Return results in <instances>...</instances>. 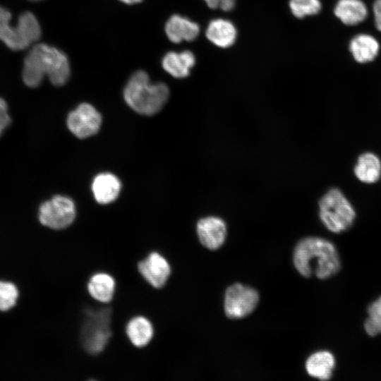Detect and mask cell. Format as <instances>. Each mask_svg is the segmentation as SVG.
Returning a JSON list of instances; mask_svg holds the SVG:
<instances>
[{"label": "cell", "instance_id": "obj_16", "mask_svg": "<svg viewBox=\"0 0 381 381\" xmlns=\"http://www.w3.org/2000/svg\"><path fill=\"white\" fill-rule=\"evenodd\" d=\"M121 185L119 179L110 173H102L95 177L92 190L95 200L100 204H108L116 199Z\"/></svg>", "mask_w": 381, "mask_h": 381}, {"label": "cell", "instance_id": "obj_26", "mask_svg": "<svg viewBox=\"0 0 381 381\" xmlns=\"http://www.w3.org/2000/svg\"><path fill=\"white\" fill-rule=\"evenodd\" d=\"M11 123L8 107L5 100L0 98V135Z\"/></svg>", "mask_w": 381, "mask_h": 381}, {"label": "cell", "instance_id": "obj_1", "mask_svg": "<svg viewBox=\"0 0 381 381\" xmlns=\"http://www.w3.org/2000/svg\"><path fill=\"white\" fill-rule=\"evenodd\" d=\"M293 263L304 277L315 276L327 279L335 276L341 268L339 253L330 241L320 236H307L296 245Z\"/></svg>", "mask_w": 381, "mask_h": 381}, {"label": "cell", "instance_id": "obj_19", "mask_svg": "<svg viewBox=\"0 0 381 381\" xmlns=\"http://www.w3.org/2000/svg\"><path fill=\"white\" fill-rule=\"evenodd\" d=\"M116 288L114 279L109 274L99 272L93 274L87 283V291L95 300L108 303L114 297Z\"/></svg>", "mask_w": 381, "mask_h": 381}, {"label": "cell", "instance_id": "obj_14", "mask_svg": "<svg viewBox=\"0 0 381 381\" xmlns=\"http://www.w3.org/2000/svg\"><path fill=\"white\" fill-rule=\"evenodd\" d=\"M336 364V358L332 352L320 350L308 356L305 368L310 377L320 380H328L333 376Z\"/></svg>", "mask_w": 381, "mask_h": 381}, {"label": "cell", "instance_id": "obj_18", "mask_svg": "<svg viewBox=\"0 0 381 381\" xmlns=\"http://www.w3.org/2000/svg\"><path fill=\"white\" fill-rule=\"evenodd\" d=\"M334 12L337 18L348 25H354L363 21L368 15L367 7L361 0H339Z\"/></svg>", "mask_w": 381, "mask_h": 381}, {"label": "cell", "instance_id": "obj_15", "mask_svg": "<svg viewBox=\"0 0 381 381\" xmlns=\"http://www.w3.org/2000/svg\"><path fill=\"white\" fill-rule=\"evenodd\" d=\"M195 61V56L191 51L169 52L163 57L162 65L172 77L181 79L189 75Z\"/></svg>", "mask_w": 381, "mask_h": 381}, {"label": "cell", "instance_id": "obj_2", "mask_svg": "<svg viewBox=\"0 0 381 381\" xmlns=\"http://www.w3.org/2000/svg\"><path fill=\"white\" fill-rule=\"evenodd\" d=\"M66 55L59 49L44 43L34 44L26 55L22 72L24 83L37 87L47 76L56 86L64 85L70 77Z\"/></svg>", "mask_w": 381, "mask_h": 381}, {"label": "cell", "instance_id": "obj_17", "mask_svg": "<svg viewBox=\"0 0 381 381\" xmlns=\"http://www.w3.org/2000/svg\"><path fill=\"white\" fill-rule=\"evenodd\" d=\"M353 173L362 183H376L381 176V161L379 157L372 152L361 154L354 165Z\"/></svg>", "mask_w": 381, "mask_h": 381}, {"label": "cell", "instance_id": "obj_24", "mask_svg": "<svg viewBox=\"0 0 381 381\" xmlns=\"http://www.w3.org/2000/svg\"><path fill=\"white\" fill-rule=\"evenodd\" d=\"M18 296V291L14 284L0 282V310H8L14 306Z\"/></svg>", "mask_w": 381, "mask_h": 381}, {"label": "cell", "instance_id": "obj_20", "mask_svg": "<svg viewBox=\"0 0 381 381\" xmlns=\"http://www.w3.org/2000/svg\"><path fill=\"white\" fill-rule=\"evenodd\" d=\"M377 41L371 35L360 34L350 42L349 49L354 59L359 63L373 61L379 51Z\"/></svg>", "mask_w": 381, "mask_h": 381}, {"label": "cell", "instance_id": "obj_7", "mask_svg": "<svg viewBox=\"0 0 381 381\" xmlns=\"http://www.w3.org/2000/svg\"><path fill=\"white\" fill-rule=\"evenodd\" d=\"M75 214V206L71 199L56 195L40 205L38 217L44 226L54 229H62L73 223Z\"/></svg>", "mask_w": 381, "mask_h": 381}, {"label": "cell", "instance_id": "obj_9", "mask_svg": "<svg viewBox=\"0 0 381 381\" xmlns=\"http://www.w3.org/2000/svg\"><path fill=\"white\" fill-rule=\"evenodd\" d=\"M102 118L97 109L90 104H80L70 112L67 126L70 131L79 138H88L99 129Z\"/></svg>", "mask_w": 381, "mask_h": 381}, {"label": "cell", "instance_id": "obj_4", "mask_svg": "<svg viewBox=\"0 0 381 381\" xmlns=\"http://www.w3.org/2000/svg\"><path fill=\"white\" fill-rule=\"evenodd\" d=\"M319 218L329 231L341 234L351 229L356 217V210L338 188H329L319 200Z\"/></svg>", "mask_w": 381, "mask_h": 381}, {"label": "cell", "instance_id": "obj_12", "mask_svg": "<svg viewBox=\"0 0 381 381\" xmlns=\"http://www.w3.org/2000/svg\"><path fill=\"white\" fill-rule=\"evenodd\" d=\"M200 31V26L197 23L179 14L172 15L165 25V32L168 39L176 44L183 41L195 40Z\"/></svg>", "mask_w": 381, "mask_h": 381}, {"label": "cell", "instance_id": "obj_3", "mask_svg": "<svg viewBox=\"0 0 381 381\" xmlns=\"http://www.w3.org/2000/svg\"><path fill=\"white\" fill-rule=\"evenodd\" d=\"M127 104L136 112L151 116L159 112L169 97V90L164 83H152L144 71L135 72L123 90Z\"/></svg>", "mask_w": 381, "mask_h": 381}, {"label": "cell", "instance_id": "obj_25", "mask_svg": "<svg viewBox=\"0 0 381 381\" xmlns=\"http://www.w3.org/2000/svg\"><path fill=\"white\" fill-rule=\"evenodd\" d=\"M211 9L219 8L223 11H232L236 5V0H203Z\"/></svg>", "mask_w": 381, "mask_h": 381}, {"label": "cell", "instance_id": "obj_10", "mask_svg": "<svg viewBox=\"0 0 381 381\" xmlns=\"http://www.w3.org/2000/svg\"><path fill=\"white\" fill-rule=\"evenodd\" d=\"M196 232L200 243L211 250L219 249L227 235L225 222L217 216H207L198 220Z\"/></svg>", "mask_w": 381, "mask_h": 381}, {"label": "cell", "instance_id": "obj_22", "mask_svg": "<svg viewBox=\"0 0 381 381\" xmlns=\"http://www.w3.org/2000/svg\"><path fill=\"white\" fill-rule=\"evenodd\" d=\"M363 327L370 337L381 334V295L372 301L367 307V318Z\"/></svg>", "mask_w": 381, "mask_h": 381}, {"label": "cell", "instance_id": "obj_8", "mask_svg": "<svg viewBox=\"0 0 381 381\" xmlns=\"http://www.w3.org/2000/svg\"><path fill=\"white\" fill-rule=\"evenodd\" d=\"M259 302V294L253 288L236 283L227 288L224 294V308L231 319H241L250 315Z\"/></svg>", "mask_w": 381, "mask_h": 381}, {"label": "cell", "instance_id": "obj_29", "mask_svg": "<svg viewBox=\"0 0 381 381\" xmlns=\"http://www.w3.org/2000/svg\"><path fill=\"white\" fill-rule=\"evenodd\" d=\"M31 1H40V0H31Z\"/></svg>", "mask_w": 381, "mask_h": 381}, {"label": "cell", "instance_id": "obj_13", "mask_svg": "<svg viewBox=\"0 0 381 381\" xmlns=\"http://www.w3.org/2000/svg\"><path fill=\"white\" fill-rule=\"evenodd\" d=\"M205 37L216 47L226 49L235 43L237 30L231 20L217 18L209 22L205 30Z\"/></svg>", "mask_w": 381, "mask_h": 381}, {"label": "cell", "instance_id": "obj_11", "mask_svg": "<svg viewBox=\"0 0 381 381\" xmlns=\"http://www.w3.org/2000/svg\"><path fill=\"white\" fill-rule=\"evenodd\" d=\"M138 268L143 277L157 289L165 285L171 274V267L168 261L157 252L150 253L139 262Z\"/></svg>", "mask_w": 381, "mask_h": 381}, {"label": "cell", "instance_id": "obj_28", "mask_svg": "<svg viewBox=\"0 0 381 381\" xmlns=\"http://www.w3.org/2000/svg\"><path fill=\"white\" fill-rule=\"evenodd\" d=\"M120 1L126 4H134L140 3L143 0H120Z\"/></svg>", "mask_w": 381, "mask_h": 381}, {"label": "cell", "instance_id": "obj_23", "mask_svg": "<svg viewBox=\"0 0 381 381\" xmlns=\"http://www.w3.org/2000/svg\"><path fill=\"white\" fill-rule=\"evenodd\" d=\"M289 6L296 18H303L319 13L321 3L320 0H289Z\"/></svg>", "mask_w": 381, "mask_h": 381}, {"label": "cell", "instance_id": "obj_5", "mask_svg": "<svg viewBox=\"0 0 381 381\" xmlns=\"http://www.w3.org/2000/svg\"><path fill=\"white\" fill-rule=\"evenodd\" d=\"M11 20L10 12L0 6V40L8 48L22 50L40 40L41 28L33 13H23L15 25L11 23Z\"/></svg>", "mask_w": 381, "mask_h": 381}, {"label": "cell", "instance_id": "obj_6", "mask_svg": "<svg viewBox=\"0 0 381 381\" xmlns=\"http://www.w3.org/2000/svg\"><path fill=\"white\" fill-rule=\"evenodd\" d=\"M111 312L109 308L87 310L81 330L83 346L90 353H101L111 336L110 328Z\"/></svg>", "mask_w": 381, "mask_h": 381}, {"label": "cell", "instance_id": "obj_21", "mask_svg": "<svg viewBox=\"0 0 381 381\" xmlns=\"http://www.w3.org/2000/svg\"><path fill=\"white\" fill-rule=\"evenodd\" d=\"M126 334L136 347H144L151 341L154 329L150 321L143 316H137L128 322Z\"/></svg>", "mask_w": 381, "mask_h": 381}, {"label": "cell", "instance_id": "obj_27", "mask_svg": "<svg viewBox=\"0 0 381 381\" xmlns=\"http://www.w3.org/2000/svg\"><path fill=\"white\" fill-rule=\"evenodd\" d=\"M375 26L381 32V0H376L373 6Z\"/></svg>", "mask_w": 381, "mask_h": 381}]
</instances>
